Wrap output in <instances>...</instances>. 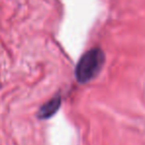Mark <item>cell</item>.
Returning a JSON list of instances; mask_svg holds the SVG:
<instances>
[{
  "label": "cell",
  "instance_id": "7a4b0ae2",
  "mask_svg": "<svg viewBox=\"0 0 145 145\" xmlns=\"http://www.w3.org/2000/svg\"><path fill=\"white\" fill-rule=\"evenodd\" d=\"M61 106V97L60 95H55L53 99H51L49 101H47L45 105H43L40 107L37 116L40 119H48L52 117L57 111L59 110Z\"/></svg>",
  "mask_w": 145,
  "mask_h": 145
},
{
  "label": "cell",
  "instance_id": "6da1fadb",
  "mask_svg": "<svg viewBox=\"0 0 145 145\" xmlns=\"http://www.w3.org/2000/svg\"><path fill=\"white\" fill-rule=\"evenodd\" d=\"M105 53L99 48H93L86 52L79 60L75 75L77 81L86 84L95 79L105 65Z\"/></svg>",
  "mask_w": 145,
  "mask_h": 145
}]
</instances>
